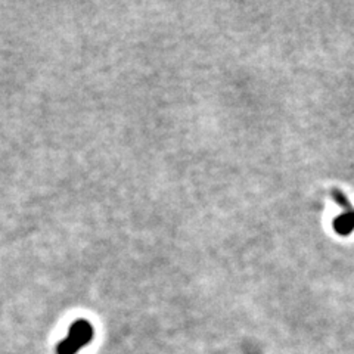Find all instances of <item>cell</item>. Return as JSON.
<instances>
[{"label":"cell","instance_id":"cell-2","mask_svg":"<svg viewBox=\"0 0 354 354\" xmlns=\"http://www.w3.org/2000/svg\"><path fill=\"white\" fill-rule=\"evenodd\" d=\"M334 229L338 232L339 235H348L350 232L354 230V212L353 209L338 216L334 220Z\"/></svg>","mask_w":354,"mask_h":354},{"label":"cell","instance_id":"cell-1","mask_svg":"<svg viewBox=\"0 0 354 354\" xmlns=\"http://www.w3.org/2000/svg\"><path fill=\"white\" fill-rule=\"evenodd\" d=\"M93 338V328L86 320H77L70 328L68 337L59 342L58 354H75Z\"/></svg>","mask_w":354,"mask_h":354}]
</instances>
